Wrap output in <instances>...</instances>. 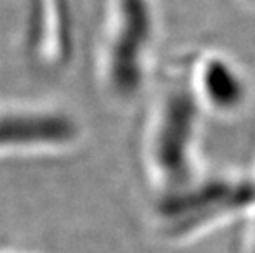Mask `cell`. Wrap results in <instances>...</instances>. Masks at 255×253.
I'll return each mask as SVG.
<instances>
[{
	"mask_svg": "<svg viewBox=\"0 0 255 253\" xmlns=\"http://www.w3.org/2000/svg\"><path fill=\"white\" fill-rule=\"evenodd\" d=\"M199 100L189 79V69L173 76L163 85L146 127L143 158L148 174L168 192L201 176L198 165Z\"/></svg>",
	"mask_w": 255,
	"mask_h": 253,
	"instance_id": "6da1fadb",
	"label": "cell"
},
{
	"mask_svg": "<svg viewBox=\"0 0 255 253\" xmlns=\"http://www.w3.org/2000/svg\"><path fill=\"white\" fill-rule=\"evenodd\" d=\"M153 0H107L97 51V74L106 95L130 104L142 94L155 50Z\"/></svg>",
	"mask_w": 255,
	"mask_h": 253,
	"instance_id": "7a4b0ae2",
	"label": "cell"
},
{
	"mask_svg": "<svg viewBox=\"0 0 255 253\" xmlns=\"http://www.w3.org/2000/svg\"><path fill=\"white\" fill-rule=\"evenodd\" d=\"M254 209L255 177L199 176L183 187L160 192L155 220L165 237L183 240Z\"/></svg>",
	"mask_w": 255,
	"mask_h": 253,
	"instance_id": "3957f363",
	"label": "cell"
},
{
	"mask_svg": "<svg viewBox=\"0 0 255 253\" xmlns=\"http://www.w3.org/2000/svg\"><path fill=\"white\" fill-rule=\"evenodd\" d=\"M81 133L78 120L56 105L0 99V160L66 152Z\"/></svg>",
	"mask_w": 255,
	"mask_h": 253,
	"instance_id": "277c9868",
	"label": "cell"
},
{
	"mask_svg": "<svg viewBox=\"0 0 255 253\" xmlns=\"http://www.w3.org/2000/svg\"><path fill=\"white\" fill-rule=\"evenodd\" d=\"M189 79L201 107L211 114L231 117L249 102V83L239 66L229 58L206 55L189 66Z\"/></svg>",
	"mask_w": 255,
	"mask_h": 253,
	"instance_id": "5b68a950",
	"label": "cell"
},
{
	"mask_svg": "<svg viewBox=\"0 0 255 253\" xmlns=\"http://www.w3.org/2000/svg\"><path fill=\"white\" fill-rule=\"evenodd\" d=\"M254 227H252V239H251V253H255V209H254Z\"/></svg>",
	"mask_w": 255,
	"mask_h": 253,
	"instance_id": "8992f818",
	"label": "cell"
},
{
	"mask_svg": "<svg viewBox=\"0 0 255 253\" xmlns=\"http://www.w3.org/2000/svg\"><path fill=\"white\" fill-rule=\"evenodd\" d=\"M246 2H249L251 5H255V0H246Z\"/></svg>",
	"mask_w": 255,
	"mask_h": 253,
	"instance_id": "52a82bcc",
	"label": "cell"
}]
</instances>
